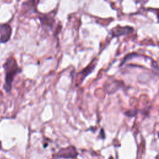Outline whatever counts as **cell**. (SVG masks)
Masks as SVG:
<instances>
[{
	"label": "cell",
	"instance_id": "cell-1",
	"mask_svg": "<svg viewBox=\"0 0 159 159\" xmlns=\"http://www.w3.org/2000/svg\"><path fill=\"white\" fill-rule=\"evenodd\" d=\"M3 68L5 73V83L3 89L6 93H9L12 89V83L14 77L20 73L22 70L19 67L16 60L12 57L6 60L3 65Z\"/></svg>",
	"mask_w": 159,
	"mask_h": 159
},
{
	"label": "cell",
	"instance_id": "cell-2",
	"mask_svg": "<svg viewBox=\"0 0 159 159\" xmlns=\"http://www.w3.org/2000/svg\"><path fill=\"white\" fill-rule=\"evenodd\" d=\"M12 34L11 27L7 24H4L0 26V42L6 43L10 39Z\"/></svg>",
	"mask_w": 159,
	"mask_h": 159
},
{
	"label": "cell",
	"instance_id": "cell-3",
	"mask_svg": "<svg viewBox=\"0 0 159 159\" xmlns=\"http://www.w3.org/2000/svg\"><path fill=\"white\" fill-rule=\"evenodd\" d=\"M77 152L74 147H68L65 150H61L56 157L57 158H74L76 157Z\"/></svg>",
	"mask_w": 159,
	"mask_h": 159
},
{
	"label": "cell",
	"instance_id": "cell-4",
	"mask_svg": "<svg viewBox=\"0 0 159 159\" xmlns=\"http://www.w3.org/2000/svg\"><path fill=\"white\" fill-rule=\"evenodd\" d=\"M133 31V29L130 27H118L112 30V35L113 36H119L124 34H129Z\"/></svg>",
	"mask_w": 159,
	"mask_h": 159
}]
</instances>
